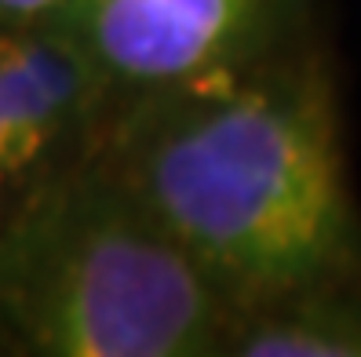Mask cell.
<instances>
[{"label": "cell", "mask_w": 361, "mask_h": 357, "mask_svg": "<svg viewBox=\"0 0 361 357\" xmlns=\"http://www.w3.org/2000/svg\"><path fill=\"white\" fill-rule=\"evenodd\" d=\"M92 157L201 263L238 313L361 281V215L336 84L325 58L303 44L114 102Z\"/></svg>", "instance_id": "cell-1"}, {"label": "cell", "mask_w": 361, "mask_h": 357, "mask_svg": "<svg viewBox=\"0 0 361 357\" xmlns=\"http://www.w3.org/2000/svg\"><path fill=\"white\" fill-rule=\"evenodd\" d=\"M238 306L92 154L11 204L0 325L48 357H219Z\"/></svg>", "instance_id": "cell-2"}, {"label": "cell", "mask_w": 361, "mask_h": 357, "mask_svg": "<svg viewBox=\"0 0 361 357\" xmlns=\"http://www.w3.org/2000/svg\"><path fill=\"white\" fill-rule=\"evenodd\" d=\"M62 26L121 102L245 70L300 44L303 0H73Z\"/></svg>", "instance_id": "cell-3"}, {"label": "cell", "mask_w": 361, "mask_h": 357, "mask_svg": "<svg viewBox=\"0 0 361 357\" xmlns=\"http://www.w3.org/2000/svg\"><path fill=\"white\" fill-rule=\"evenodd\" d=\"M114 92L62 23L0 18V190L15 204L84 161Z\"/></svg>", "instance_id": "cell-4"}, {"label": "cell", "mask_w": 361, "mask_h": 357, "mask_svg": "<svg viewBox=\"0 0 361 357\" xmlns=\"http://www.w3.org/2000/svg\"><path fill=\"white\" fill-rule=\"evenodd\" d=\"M230 357H361V281L238 313Z\"/></svg>", "instance_id": "cell-5"}, {"label": "cell", "mask_w": 361, "mask_h": 357, "mask_svg": "<svg viewBox=\"0 0 361 357\" xmlns=\"http://www.w3.org/2000/svg\"><path fill=\"white\" fill-rule=\"evenodd\" d=\"M73 0H0V18L8 23H62Z\"/></svg>", "instance_id": "cell-6"}, {"label": "cell", "mask_w": 361, "mask_h": 357, "mask_svg": "<svg viewBox=\"0 0 361 357\" xmlns=\"http://www.w3.org/2000/svg\"><path fill=\"white\" fill-rule=\"evenodd\" d=\"M8 215H11V201L0 190V234H4V226H8Z\"/></svg>", "instance_id": "cell-7"}]
</instances>
